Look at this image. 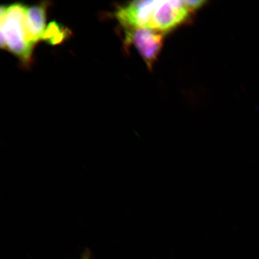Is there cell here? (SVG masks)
Segmentation results:
<instances>
[{"label":"cell","instance_id":"6da1fadb","mask_svg":"<svg viewBox=\"0 0 259 259\" xmlns=\"http://www.w3.org/2000/svg\"><path fill=\"white\" fill-rule=\"evenodd\" d=\"M193 14L184 1H134L123 9V18L134 28L166 33L182 24Z\"/></svg>","mask_w":259,"mask_h":259},{"label":"cell","instance_id":"7a4b0ae2","mask_svg":"<svg viewBox=\"0 0 259 259\" xmlns=\"http://www.w3.org/2000/svg\"><path fill=\"white\" fill-rule=\"evenodd\" d=\"M27 6L14 4L0 10V44L24 64L30 62L34 45L28 40L25 28Z\"/></svg>","mask_w":259,"mask_h":259},{"label":"cell","instance_id":"3957f363","mask_svg":"<svg viewBox=\"0 0 259 259\" xmlns=\"http://www.w3.org/2000/svg\"><path fill=\"white\" fill-rule=\"evenodd\" d=\"M124 29L126 44L134 45L149 69H152L163 48L164 33L145 28Z\"/></svg>","mask_w":259,"mask_h":259},{"label":"cell","instance_id":"277c9868","mask_svg":"<svg viewBox=\"0 0 259 259\" xmlns=\"http://www.w3.org/2000/svg\"><path fill=\"white\" fill-rule=\"evenodd\" d=\"M47 5L44 3L27 7L25 16V28L28 40L34 45L43 39L46 31Z\"/></svg>","mask_w":259,"mask_h":259},{"label":"cell","instance_id":"5b68a950","mask_svg":"<svg viewBox=\"0 0 259 259\" xmlns=\"http://www.w3.org/2000/svg\"><path fill=\"white\" fill-rule=\"evenodd\" d=\"M66 32L57 24H51L45 31L43 39L47 40L52 44H56L63 40Z\"/></svg>","mask_w":259,"mask_h":259},{"label":"cell","instance_id":"8992f818","mask_svg":"<svg viewBox=\"0 0 259 259\" xmlns=\"http://www.w3.org/2000/svg\"><path fill=\"white\" fill-rule=\"evenodd\" d=\"M80 259H91V252L90 250H87L84 251Z\"/></svg>","mask_w":259,"mask_h":259}]
</instances>
